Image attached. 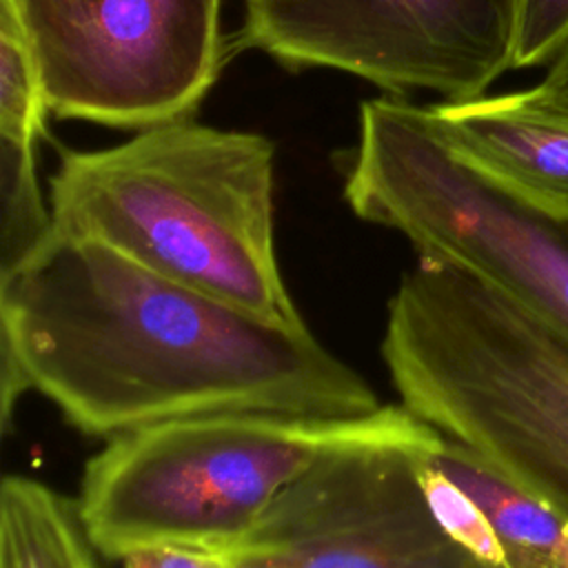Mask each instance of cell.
Returning <instances> with one entry per match:
<instances>
[{
	"label": "cell",
	"mask_w": 568,
	"mask_h": 568,
	"mask_svg": "<svg viewBox=\"0 0 568 568\" xmlns=\"http://www.w3.org/2000/svg\"><path fill=\"white\" fill-rule=\"evenodd\" d=\"M49 113L142 131L191 120L229 47L222 0H4Z\"/></svg>",
	"instance_id": "obj_6"
},
{
	"label": "cell",
	"mask_w": 568,
	"mask_h": 568,
	"mask_svg": "<svg viewBox=\"0 0 568 568\" xmlns=\"http://www.w3.org/2000/svg\"><path fill=\"white\" fill-rule=\"evenodd\" d=\"M275 144L253 131L175 120L122 144L60 149L49 178L53 231L262 320L306 326L275 253Z\"/></svg>",
	"instance_id": "obj_2"
},
{
	"label": "cell",
	"mask_w": 568,
	"mask_h": 568,
	"mask_svg": "<svg viewBox=\"0 0 568 568\" xmlns=\"http://www.w3.org/2000/svg\"><path fill=\"white\" fill-rule=\"evenodd\" d=\"M508 16H510V22H513V11H515V0H495Z\"/></svg>",
	"instance_id": "obj_17"
},
{
	"label": "cell",
	"mask_w": 568,
	"mask_h": 568,
	"mask_svg": "<svg viewBox=\"0 0 568 568\" xmlns=\"http://www.w3.org/2000/svg\"><path fill=\"white\" fill-rule=\"evenodd\" d=\"M426 113L444 142L524 209L568 224V120L526 91L442 100Z\"/></svg>",
	"instance_id": "obj_9"
},
{
	"label": "cell",
	"mask_w": 568,
	"mask_h": 568,
	"mask_svg": "<svg viewBox=\"0 0 568 568\" xmlns=\"http://www.w3.org/2000/svg\"><path fill=\"white\" fill-rule=\"evenodd\" d=\"M510 33L495 0H244L233 49L342 71L382 95L468 100L513 69Z\"/></svg>",
	"instance_id": "obj_7"
},
{
	"label": "cell",
	"mask_w": 568,
	"mask_h": 568,
	"mask_svg": "<svg viewBox=\"0 0 568 568\" xmlns=\"http://www.w3.org/2000/svg\"><path fill=\"white\" fill-rule=\"evenodd\" d=\"M78 501L40 479L7 475L0 486V568H106Z\"/></svg>",
	"instance_id": "obj_11"
},
{
	"label": "cell",
	"mask_w": 568,
	"mask_h": 568,
	"mask_svg": "<svg viewBox=\"0 0 568 568\" xmlns=\"http://www.w3.org/2000/svg\"><path fill=\"white\" fill-rule=\"evenodd\" d=\"M27 390L106 442L213 413L357 417L382 406L308 326L262 320L55 231L0 282L4 430Z\"/></svg>",
	"instance_id": "obj_1"
},
{
	"label": "cell",
	"mask_w": 568,
	"mask_h": 568,
	"mask_svg": "<svg viewBox=\"0 0 568 568\" xmlns=\"http://www.w3.org/2000/svg\"><path fill=\"white\" fill-rule=\"evenodd\" d=\"M424 450L364 444L324 455L224 552L237 568H479L426 501L415 466Z\"/></svg>",
	"instance_id": "obj_8"
},
{
	"label": "cell",
	"mask_w": 568,
	"mask_h": 568,
	"mask_svg": "<svg viewBox=\"0 0 568 568\" xmlns=\"http://www.w3.org/2000/svg\"><path fill=\"white\" fill-rule=\"evenodd\" d=\"M53 213L38 182V140L0 135V282L51 237Z\"/></svg>",
	"instance_id": "obj_12"
},
{
	"label": "cell",
	"mask_w": 568,
	"mask_h": 568,
	"mask_svg": "<svg viewBox=\"0 0 568 568\" xmlns=\"http://www.w3.org/2000/svg\"><path fill=\"white\" fill-rule=\"evenodd\" d=\"M510 67L550 64L568 44V0H515Z\"/></svg>",
	"instance_id": "obj_14"
},
{
	"label": "cell",
	"mask_w": 568,
	"mask_h": 568,
	"mask_svg": "<svg viewBox=\"0 0 568 568\" xmlns=\"http://www.w3.org/2000/svg\"><path fill=\"white\" fill-rule=\"evenodd\" d=\"M344 200L404 235L417 255L490 282L568 337V235L486 182L435 131L426 106L377 95L359 104L339 155Z\"/></svg>",
	"instance_id": "obj_5"
},
{
	"label": "cell",
	"mask_w": 568,
	"mask_h": 568,
	"mask_svg": "<svg viewBox=\"0 0 568 568\" xmlns=\"http://www.w3.org/2000/svg\"><path fill=\"white\" fill-rule=\"evenodd\" d=\"M49 113L38 67L13 9L0 0V135L38 140Z\"/></svg>",
	"instance_id": "obj_13"
},
{
	"label": "cell",
	"mask_w": 568,
	"mask_h": 568,
	"mask_svg": "<svg viewBox=\"0 0 568 568\" xmlns=\"http://www.w3.org/2000/svg\"><path fill=\"white\" fill-rule=\"evenodd\" d=\"M430 457L481 506L508 568H568V519L564 515L450 437H444Z\"/></svg>",
	"instance_id": "obj_10"
},
{
	"label": "cell",
	"mask_w": 568,
	"mask_h": 568,
	"mask_svg": "<svg viewBox=\"0 0 568 568\" xmlns=\"http://www.w3.org/2000/svg\"><path fill=\"white\" fill-rule=\"evenodd\" d=\"M404 404L357 417L213 413L106 442L82 473L80 519L106 559L149 546L229 550L324 455L364 444L435 448Z\"/></svg>",
	"instance_id": "obj_4"
},
{
	"label": "cell",
	"mask_w": 568,
	"mask_h": 568,
	"mask_svg": "<svg viewBox=\"0 0 568 568\" xmlns=\"http://www.w3.org/2000/svg\"><path fill=\"white\" fill-rule=\"evenodd\" d=\"M124 568H237L224 550L193 546H149L129 552Z\"/></svg>",
	"instance_id": "obj_15"
},
{
	"label": "cell",
	"mask_w": 568,
	"mask_h": 568,
	"mask_svg": "<svg viewBox=\"0 0 568 568\" xmlns=\"http://www.w3.org/2000/svg\"><path fill=\"white\" fill-rule=\"evenodd\" d=\"M526 93L535 104L568 120V44L548 64L541 82L526 89Z\"/></svg>",
	"instance_id": "obj_16"
},
{
	"label": "cell",
	"mask_w": 568,
	"mask_h": 568,
	"mask_svg": "<svg viewBox=\"0 0 568 568\" xmlns=\"http://www.w3.org/2000/svg\"><path fill=\"white\" fill-rule=\"evenodd\" d=\"M382 359L402 404L568 519V337L446 260L417 255Z\"/></svg>",
	"instance_id": "obj_3"
}]
</instances>
